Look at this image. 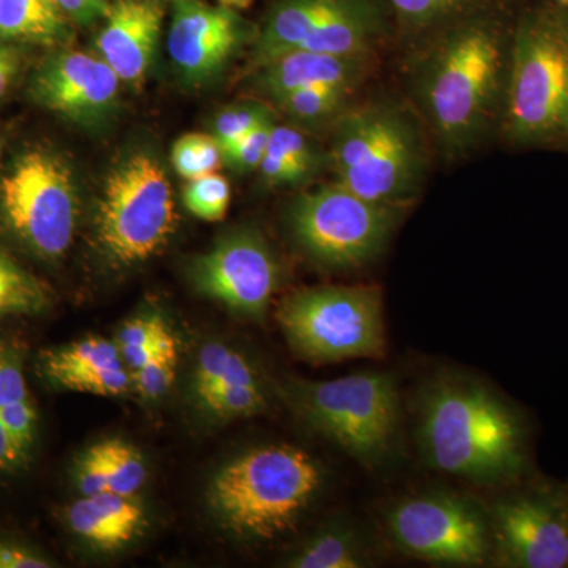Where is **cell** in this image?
<instances>
[{
  "label": "cell",
  "instance_id": "10",
  "mask_svg": "<svg viewBox=\"0 0 568 568\" xmlns=\"http://www.w3.org/2000/svg\"><path fill=\"white\" fill-rule=\"evenodd\" d=\"M398 207L366 201L335 182L302 194L291 209L298 245L325 267L357 268L386 248L399 220Z\"/></svg>",
  "mask_w": 568,
  "mask_h": 568
},
{
  "label": "cell",
  "instance_id": "32",
  "mask_svg": "<svg viewBox=\"0 0 568 568\" xmlns=\"http://www.w3.org/2000/svg\"><path fill=\"white\" fill-rule=\"evenodd\" d=\"M267 121H272V114L267 108L260 106V104L231 108L216 118L212 136L219 142L223 152L224 149L230 148L235 141L241 140L246 133Z\"/></svg>",
  "mask_w": 568,
  "mask_h": 568
},
{
  "label": "cell",
  "instance_id": "43",
  "mask_svg": "<svg viewBox=\"0 0 568 568\" xmlns=\"http://www.w3.org/2000/svg\"><path fill=\"white\" fill-rule=\"evenodd\" d=\"M220 6L226 7V9H245L252 3V0H219Z\"/></svg>",
  "mask_w": 568,
  "mask_h": 568
},
{
  "label": "cell",
  "instance_id": "3",
  "mask_svg": "<svg viewBox=\"0 0 568 568\" xmlns=\"http://www.w3.org/2000/svg\"><path fill=\"white\" fill-rule=\"evenodd\" d=\"M323 485V469L306 452L265 446L224 466L213 480L211 500L235 536L274 540L294 528Z\"/></svg>",
  "mask_w": 568,
  "mask_h": 568
},
{
  "label": "cell",
  "instance_id": "37",
  "mask_svg": "<svg viewBox=\"0 0 568 568\" xmlns=\"http://www.w3.org/2000/svg\"><path fill=\"white\" fill-rule=\"evenodd\" d=\"M78 487L82 496L108 491V466L102 444L92 447L78 467Z\"/></svg>",
  "mask_w": 568,
  "mask_h": 568
},
{
  "label": "cell",
  "instance_id": "14",
  "mask_svg": "<svg viewBox=\"0 0 568 568\" xmlns=\"http://www.w3.org/2000/svg\"><path fill=\"white\" fill-rule=\"evenodd\" d=\"M118 74L100 55L62 51L32 78L33 100L70 121L91 125L111 114L119 97Z\"/></svg>",
  "mask_w": 568,
  "mask_h": 568
},
{
  "label": "cell",
  "instance_id": "25",
  "mask_svg": "<svg viewBox=\"0 0 568 568\" xmlns=\"http://www.w3.org/2000/svg\"><path fill=\"white\" fill-rule=\"evenodd\" d=\"M353 91V88H345V85H310V88L287 93L276 100V103L295 121L320 123L332 118H339L343 114L347 97Z\"/></svg>",
  "mask_w": 568,
  "mask_h": 568
},
{
  "label": "cell",
  "instance_id": "22",
  "mask_svg": "<svg viewBox=\"0 0 568 568\" xmlns=\"http://www.w3.org/2000/svg\"><path fill=\"white\" fill-rule=\"evenodd\" d=\"M224 384H261V381L245 355L223 343H207L197 354L194 368L196 394H204Z\"/></svg>",
  "mask_w": 568,
  "mask_h": 568
},
{
  "label": "cell",
  "instance_id": "12",
  "mask_svg": "<svg viewBox=\"0 0 568 568\" xmlns=\"http://www.w3.org/2000/svg\"><path fill=\"white\" fill-rule=\"evenodd\" d=\"M497 567H568V488L537 487L500 497L488 511Z\"/></svg>",
  "mask_w": 568,
  "mask_h": 568
},
{
  "label": "cell",
  "instance_id": "34",
  "mask_svg": "<svg viewBox=\"0 0 568 568\" xmlns=\"http://www.w3.org/2000/svg\"><path fill=\"white\" fill-rule=\"evenodd\" d=\"M267 152L275 153L287 162L304 168L310 174L316 168V156L312 145L306 141L304 134L293 126L275 125L274 123L271 138H268Z\"/></svg>",
  "mask_w": 568,
  "mask_h": 568
},
{
  "label": "cell",
  "instance_id": "6",
  "mask_svg": "<svg viewBox=\"0 0 568 568\" xmlns=\"http://www.w3.org/2000/svg\"><path fill=\"white\" fill-rule=\"evenodd\" d=\"M278 323L291 347L316 364L386 355L383 293L376 286H323L283 302Z\"/></svg>",
  "mask_w": 568,
  "mask_h": 568
},
{
  "label": "cell",
  "instance_id": "33",
  "mask_svg": "<svg viewBox=\"0 0 568 568\" xmlns=\"http://www.w3.org/2000/svg\"><path fill=\"white\" fill-rule=\"evenodd\" d=\"M274 121L261 123L260 126L246 133L244 138L235 141L233 145L224 149L223 160L235 171L256 170L263 162L265 152H267L268 138H271Z\"/></svg>",
  "mask_w": 568,
  "mask_h": 568
},
{
  "label": "cell",
  "instance_id": "9",
  "mask_svg": "<svg viewBox=\"0 0 568 568\" xmlns=\"http://www.w3.org/2000/svg\"><path fill=\"white\" fill-rule=\"evenodd\" d=\"M0 209L11 234L44 260L63 256L77 231L80 201L69 164L32 149L0 182Z\"/></svg>",
  "mask_w": 568,
  "mask_h": 568
},
{
  "label": "cell",
  "instance_id": "4",
  "mask_svg": "<svg viewBox=\"0 0 568 568\" xmlns=\"http://www.w3.org/2000/svg\"><path fill=\"white\" fill-rule=\"evenodd\" d=\"M336 182L372 203L403 209L418 192L425 156L416 129L387 104L343 112L332 138Z\"/></svg>",
  "mask_w": 568,
  "mask_h": 568
},
{
  "label": "cell",
  "instance_id": "16",
  "mask_svg": "<svg viewBox=\"0 0 568 568\" xmlns=\"http://www.w3.org/2000/svg\"><path fill=\"white\" fill-rule=\"evenodd\" d=\"M97 51L121 82L138 85L152 67L163 10L151 0H118L108 7Z\"/></svg>",
  "mask_w": 568,
  "mask_h": 568
},
{
  "label": "cell",
  "instance_id": "28",
  "mask_svg": "<svg viewBox=\"0 0 568 568\" xmlns=\"http://www.w3.org/2000/svg\"><path fill=\"white\" fill-rule=\"evenodd\" d=\"M223 153L212 134H183L174 142L171 162L186 181L215 173L222 163Z\"/></svg>",
  "mask_w": 568,
  "mask_h": 568
},
{
  "label": "cell",
  "instance_id": "11",
  "mask_svg": "<svg viewBox=\"0 0 568 568\" xmlns=\"http://www.w3.org/2000/svg\"><path fill=\"white\" fill-rule=\"evenodd\" d=\"M387 530L399 551L448 567H480L491 556L488 511L470 497L429 491L392 507Z\"/></svg>",
  "mask_w": 568,
  "mask_h": 568
},
{
  "label": "cell",
  "instance_id": "24",
  "mask_svg": "<svg viewBox=\"0 0 568 568\" xmlns=\"http://www.w3.org/2000/svg\"><path fill=\"white\" fill-rule=\"evenodd\" d=\"M50 305L39 278L0 252V316L37 315Z\"/></svg>",
  "mask_w": 568,
  "mask_h": 568
},
{
  "label": "cell",
  "instance_id": "18",
  "mask_svg": "<svg viewBox=\"0 0 568 568\" xmlns=\"http://www.w3.org/2000/svg\"><path fill=\"white\" fill-rule=\"evenodd\" d=\"M364 59L339 58L305 50L284 52L261 65V84L275 100L310 85L332 84L354 89L361 80Z\"/></svg>",
  "mask_w": 568,
  "mask_h": 568
},
{
  "label": "cell",
  "instance_id": "7",
  "mask_svg": "<svg viewBox=\"0 0 568 568\" xmlns=\"http://www.w3.org/2000/svg\"><path fill=\"white\" fill-rule=\"evenodd\" d=\"M298 413L313 428L365 467L383 465L398 433L399 399L395 376L386 372L298 383Z\"/></svg>",
  "mask_w": 568,
  "mask_h": 568
},
{
  "label": "cell",
  "instance_id": "35",
  "mask_svg": "<svg viewBox=\"0 0 568 568\" xmlns=\"http://www.w3.org/2000/svg\"><path fill=\"white\" fill-rule=\"evenodd\" d=\"M466 0H388L396 14L410 26H428L455 13Z\"/></svg>",
  "mask_w": 568,
  "mask_h": 568
},
{
  "label": "cell",
  "instance_id": "26",
  "mask_svg": "<svg viewBox=\"0 0 568 568\" xmlns=\"http://www.w3.org/2000/svg\"><path fill=\"white\" fill-rule=\"evenodd\" d=\"M171 342H175V338L163 317L151 315L138 316L123 324L115 343L121 351L122 361L133 372Z\"/></svg>",
  "mask_w": 568,
  "mask_h": 568
},
{
  "label": "cell",
  "instance_id": "29",
  "mask_svg": "<svg viewBox=\"0 0 568 568\" xmlns=\"http://www.w3.org/2000/svg\"><path fill=\"white\" fill-rule=\"evenodd\" d=\"M197 398L211 413L223 418L254 416L263 413L267 405L261 384H224L197 395Z\"/></svg>",
  "mask_w": 568,
  "mask_h": 568
},
{
  "label": "cell",
  "instance_id": "42",
  "mask_svg": "<svg viewBox=\"0 0 568 568\" xmlns=\"http://www.w3.org/2000/svg\"><path fill=\"white\" fill-rule=\"evenodd\" d=\"M20 70V58L13 48L0 43V97L3 95L17 78Z\"/></svg>",
  "mask_w": 568,
  "mask_h": 568
},
{
  "label": "cell",
  "instance_id": "19",
  "mask_svg": "<svg viewBox=\"0 0 568 568\" xmlns=\"http://www.w3.org/2000/svg\"><path fill=\"white\" fill-rule=\"evenodd\" d=\"M347 0H287L268 18L260 41L256 58L261 65L284 52L298 50L321 22L342 9Z\"/></svg>",
  "mask_w": 568,
  "mask_h": 568
},
{
  "label": "cell",
  "instance_id": "13",
  "mask_svg": "<svg viewBox=\"0 0 568 568\" xmlns=\"http://www.w3.org/2000/svg\"><path fill=\"white\" fill-rule=\"evenodd\" d=\"M192 276L201 294L241 315L261 317L278 284V265L260 235L241 231L203 254Z\"/></svg>",
  "mask_w": 568,
  "mask_h": 568
},
{
  "label": "cell",
  "instance_id": "39",
  "mask_svg": "<svg viewBox=\"0 0 568 568\" xmlns=\"http://www.w3.org/2000/svg\"><path fill=\"white\" fill-rule=\"evenodd\" d=\"M51 564L43 556L21 545L0 541V568H48Z\"/></svg>",
  "mask_w": 568,
  "mask_h": 568
},
{
  "label": "cell",
  "instance_id": "31",
  "mask_svg": "<svg viewBox=\"0 0 568 568\" xmlns=\"http://www.w3.org/2000/svg\"><path fill=\"white\" fill-rule=\"evenodd\" d=\"M178 343L171 342L149 358L140 368L133 369L132 386L142 398L155 399L166 395L173 387L178 369Z\"/></svg>",
  "mask_w": 568,
  "mask_h": 568
},
{
  "label": "cell",
  "instance_id": "17",
  "mask_svg": "<svg viewBox=\"0 0 568 568\" xmlns=\"http://www.w3.org/2000/svg\"><path fill=\"white\" fill-rule=\"evenodd\" d=\"M74 534L93 547L114 551L125 547L144 526V510L136 499L112 491L82 496L67 510Z\"/></svg>",
  "mask_w": 568,
  "mask_h": 568
},
{
  "label": "cell",
  "instance_id": "44",
  "mask_svg": "<svg viewBox=\"0 0 568 568\" xmlns=\"http://www.w3.org/2000/svg\"><path fill=\"white\" fill-rule=\"evenodd\" d=\"M549 2L558 3V6L566 7V9H568V0H549Z\"/></svg>",
  "mask_w": 568,
  "mask_h": 568
},
{
  "label": "cell",
  "instance_id": "8",
  "mask_svg": "<svg viewBox=\"0 0 568 568\" xmlns=\"http://www.w3.org/2000/svg\"><path fill=\"white\" fill-rule=\"evenodd\" d=\"M173 189L155 156L136 152L108 174L95 219L97 241L122 265L153 256L174 233Z\"/></svg>",
  "mask_w": 568,
  "mask_h": 568
},
{
  "label": "cell",
  "instance_id": "5",
  "mask_svg": "<svg viewBox=\"0 0 568 568\" xmlns=\"http://www.w3.org/2000/svg\"><path fill=\"white\" fill-rule=\"evenodd\" d=\"M506 130L518 144L568 145V17L538 11L519 22L506 88Z\"/></svg>",
  "mask_w": 568,
  "mask_h": 568
},
{
  "label": "cell",
  "instance_id": "20",
  "mask_svg": "<svg viewBox=\"0 0 568 568\" xmlns=\"http://www.w3.org/2000/svg\"><path fill=\"white\" fill-rule=\"evenodd\" d=\"M0 36L37 44H58L69 36L55 0H0Z\"/></svg>",
  "mask_w": 568,
  "mask_h": 568
},
{
  "label": "cell",
  "instance_id": "45",
  "mask_svg": "<svg viewBox=\"0 0 568 568\" xmlns=\"http://www.w3.org/2000/svg\"><path fill=\"white\" fill-rule=\"evenodd\" d=\"M0 160H2V141H0Z\"/></svg>",
  "mask_w": 568,
  "mask_h": 568
},
{
  "label": "cell",
  "instance_id": "15",
  "mask_svg": "<svg viewBox=\"0 0 568 568\" xmlns=\"http://www.w3.org/2000/svg\"><path fill=\"white\" fill-rule=\"evenodd\" d=\"M242 33L234 10L201 0H175L168 52L186 81L201 84L216 77L233 58Z\"/></svg>",
  "mask_w": 568,
  "mask_h": 568
},
{
  "label": "cell",
  "instance_id": "27",
  "mask_svg": "<svg viewBox=\"0 0 568 568\" xmlns=\"http://www.w3.org/2000/svg\"><path fill=\"white\" fill-rule=\"evenodd\" d=\"M108 466V491L122 496H136L144 485L148 470L140 452L123 440L102 443Z\"/></svg>",
  "mask_w": 568,
  "mask_h": 568
},
{
  "label": "cell",
  "instance_id": "38",
  "mask_svg": "<svg viewBox=\"0 0 568 568\" xmlns=\"http://www.w3.org/2000/svg\"><path fill=\"white\" fill-rule=\"evenodd\" d=\"M257 170L263 174L265 182L271 183V185H294V183L302 182L310 175L304 168L287 162V160L271 152H265L263 162H261Z\"/></svg>",
  "mask_w": 568,
  "mask_h": 568
},
{
  "label": "cell",
  "instance_id": "40",
  "mask_svg": "<svg viewBox=\"0 0 568 568\" xmlns=\"http://www.w3.org/2000/svg\"><path fill=\"white\" fill-rule=\"evenodd\" d=\"M59 9L70 20L88 24L106 13L110 0H55Z\"/></svg>",
  "mask_w": 568,
  "mask_h": 568
},
{
  "label": "cell",
  "instance_id": "41",
  "mask_svg": "<svg viewBox=\"0 0 568 568\" xmlns=\"http://www.w3.org/2000/svg\"><path fill=\"white\" fill-rule=\"evenodd\" d=\"M29 459L22 455L10 433L7 432L2 418H0V473H13L21 469Z\"/></svg>",
  "mask_w": 568,
  "mask_h": 568
},
{
  "label": "cell",
  "instance_id": "30",
  "mask_svg": "<svg viewBox=\"0 0 568 568\" xmlns=\"http://www.w3.org/2000/svg\"><path fill=\"white\" fill-rule=\"evenodd\" d=\"M231 203L230 182L215 173L193 179L183 189V204L204 222H220Z\"/></svg>",
  "mask_w": 568,
  "mask_h": 568
},
{
  "label": "cell",
  "instance_id": "36",
  "mask_svg": "<svg viewBox=\"0 0 568 568\" xmlns=\"http://www.w3.org/2000/svg\"><path fill=\"white\" fill-rule=\"evenodd\" d=\"M31 398L20 357L9 346L0 345V413Z\"/></svg>",
  "mask_w": 568,
  "mask_h": 568
},
{
  "label": "cell",
  "instance_id": "21",
  "mask_svg": "<svg viewBox=\"0 0 568 568\" xmlns=\"http://www.w3.org/2000/svg\"><path fill=\"white\" fill-rule=\"evenodd\" d=\"M287 566L295 568H361L369 566L361 538L354 530L325 529L304 545Z\"/></svg>",
  "mask_w": 568,
  "mask_h": 568
},
{
  "label": "cell",
  "instance_id": "2",
  "mask_svg": "<svg viewBox=\"0 0 568 568\" xmlns=\"http://www.w3.org/2000/svg\"><path fill=\"white\" fill-rule=\"evenodd\" d=\"M506 67L503 39L487 22H467L426 52L418 102L448 155L469 151L487 132L506 88Z\"/></svg>",
  "mask_w": 568,
  "mask_h": 568
},
{
  "label": "cell",
  "instance_id": "1",
  "mask_svg": "<svg viewBox=\"0 0 568 568\" xmlns=\"http://www.w3.org/2000/svg\"><path fill=\"white\" fill-rule=\"evenodd\" d=\"M417 437L425 462L448 476L496 485L521 470L517 416L491 388L467 376H439L424 388Z\"/></svg>",
  "mask_w": 568,
  "mask_h": 568
},
{
  "label": "cell",
  "instance_id": "23",
  "mask_svg": "<svg viewBox=\"0 0 568 568\" xmlns=\"http://www.w3.org/2000/svg\"><path fill=\"white\" fill-rule=\"evenodd\" d=\"M115 365H123L118 343L97 338V336L71 343L69 346L59 347V349L48 351L43 358H41L43 375L52 384L59 377L69 375V373L80 372V369Z\"/></svg>",
  "mask_w": 568,
  "mask_h": 568
}]
</instances>
